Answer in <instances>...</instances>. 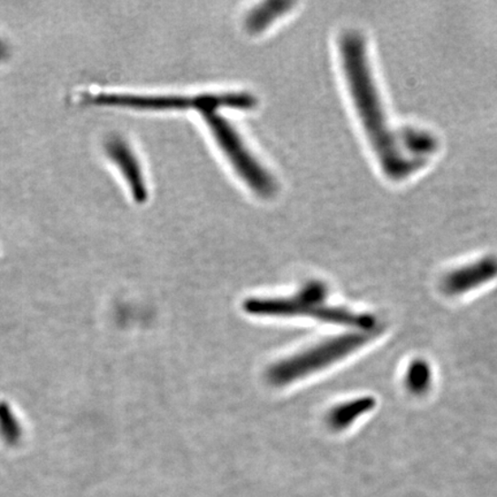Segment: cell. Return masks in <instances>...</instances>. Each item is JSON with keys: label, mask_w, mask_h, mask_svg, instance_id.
Wrapping results in <instances>:
<instances>
[{"label": "cell", "mask_w": 497, "mask_h": 497, "mask_svg": "<svg viewBox=\"0 0 497 497\" xmlns=\"http://www.w3.org/2000/svg\"><path fill=\"white\" fill-rule=\"evenodd\" d=\"M340 50L354 107L384 174L393 180L405 179L417 172L423 162L406 153L400 132H395L389 124L367 64L364 40L357 33L344 34Z\"/></svg>", "instance_id": "obj_1"}, {"label": "cell", "mask_w": 497, "mask_h": 497, "mask_svg": "<svg viewBox=\"0 0 497 497\" xmlns=\"http://www.w3.org/2000/svg\"><path fill=\"white\" fill-rule=\"evenodd\" d=\"M325 284L313 281L300 292L287 298H250L244 302L246 313L267 317H311L336 325L370 330L374 321L371 315L358 314L327 304Z\"/></svg>", "instance_id": "obj_2"}, {"label": "cell", "mask_w": 497, "mask_h": 497, "mask_svg": "<svg viewBox=\"0 0 497 497\" xmlns=\"http://www.w3.org/2000/svg\"><path fill=\"white\" fill-rule=\"evenodd\" d=\"M8 55L7 46L0 41V60L5 59Z\"/></svg>", "instance_id": "obj_12"}, {"label": "cell", "mask_w": 497, "mask_h": 497, "mask_svg": "<svg viewBox=\"0 0 497 497\" xmlns=\"http://www.w3.org/2000/svg\"><path fill=\"white\" fill-rule=\"evenodd\" d=\"M431 370L425 362L416 361L409 366L406 373V386L413 394H422L431 384Z\"/></svg>", "instance_id": "obj_11"}, {"label": "cell", "mask_w": 497, "mask_h": 497, "mask_svg": "<svg viewBox=\"0 0 497 497\" xmlns=\"http://www.w3.org/2000/svg\"><path fill=\"white\" fill-rule=\"evenodd\" d=\"M106 151L126 179L133 197L138 203H144L148 198V190H146L144 173L136 155L133 154L126 142L120 137H112L107 141Z\"/></svg>", "instance_id": "obj_7"}, {"label": "cell", "mask_w": 497, "mask_h": 497, "mask_svg": "<svg viewBox=\"0 0 497 497\" xmlns=\"http://www.w3.org/2000/svg\"><path fill=\"white\" fill-rule=\"evenodd\" d=\"M220 104L214 98L200 111L219 148L250 189L259 196L271 197L276 189L274 180L246 148L234 127L218 114Z\"/></svg>", "instance_id": "obj_3"}, {"label": "cell", "mask_w": 497, "mask_h": 497, "mask_svg": "<svg viewBox=\"0 0 497 497\" xmlns=\"http://www.w3.org/2000/svg\"><path fill=\"white\" fill-rule=\"evenodd\" d=\"M90 103L99 105H115L148 110H183L197 105L196 97L136 96V94H99L89 98Z\"/></svg>", "instance_id": "obj_5"}, {"label": "cell", "mask_w": 497, "mask_h": 497, "mask_svg": "<svg viewBox=\"0 0 497 497\" xmlns=\"http://www.w3.org/2000/svg\"><path fill=\"white\" fill-rule=\"evenodd\" d=\"M367 340H370V335L365 332L332 337L303 353L276 363L269 371L270 383L274 386H284L317 373L349 356L364 345Z\"/></svg>", "instance_id": "obj_4"}, {"label": "cell", "mask_w": 497, "mask_h": 497, "mask_svg": "<svg viewBox=\"0 0 497 497\" xmlns=\"http://www.w3.org/2000/svg\"><path fill=\"white\" fill-rule=\"evenodd\" d=\"M375 401L372 397H362L347 403L335 406L327 416V422L334 431L347 429L357 418L371 412L374 408Z\"/></svg>", "instance_id": "obj_8"}, {"label": "cell", "mask_w": 497, "mask_h": 497, "mask_svg": "<svg viewBox=\"0 0 497 497\" xmlns=\"http://www.w3.org/2000/svg\"><path fill=\"white\" fill-rule=\"evenodd\" d=\"M292 6L293 3L284 2V0H271V2L259 4L246 15L245 28L253 34L262 33Z\"/></svg>", "instance_id": "obj_9"}, {"label": "cell", "mask_w": 497, "mask_h": 497, "mask_svg": "<svg viewBox=\"0 0 497 497\" xmlns=\"http://www.w3.org/2000/svg\"><path fill=\"white\" fill-rule=\"evenodd\" d=\"M497 275V259L486 257L471 265L451 272L443 280L444 292L449 295L473 291Z\"/></svg>", "instance_id": "obj_6"}, {"label": "cell", "mask_w": 497, "mask_h": 497, "mask_svg": "<svg viewBox=\"0 0 497 497\" xmlns=\"http://www.w3.org/2000/svg\"><path fill=\"white\" fill-rule=\"evenodd\" d=\"M0 436L10 446H15L23 436V430L17 422L11 406L0 402Z\"/></svg>", "instance_id": "obj_10"}]
</instances>
